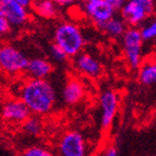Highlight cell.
Masks as SVG:
<instances>
[{
    "label": "cell",
    "instance_id": "obj_1",
    "mask_svg": "<svg viewBox=\"0 0 156 156\" xmlns=\"http://www.w3.org/2000/svg\"><path fill=\"white\" fill-rule=\"evenodd\" d=\"M15 97L26 104L31 112V115L38 117H46L55 109L57 103V95L51 83L47 79H31L23 76L19 78L15 87Z\"/></svg>",
    "mask_w": 156,
    "mask_h": 156
},
{
    "label": "cell",
    "instance_id": "obj_2",
    "mask_svg": "<svg viewBox=\"0 0 156 156\" xmlns=\"http://www.w3.org/2000/svg\"><path fill=\"white\" fill-rule=\"evenodd\" d=\"M54 44L59 46L68 56V58H75L85 46L84 35L80 28L72 21H64L57 25L54 30Z\"/></svg>",
    "mask_w": 156,
    "mask_h": 156
},
{
    "label": "cell",
    "instance_id": "obj_3",
    "mask_svg": "<svg viewBox=\"0 0 156 156\" xmlns=\"http://www.w3.org/2000/svg\"><path fill=\"white\" fill-rule=\"evenodd\" d=\"M57 156H88L89 146L84 134L77 129H65L59 134L55 144Z\"/></svg>",
    "mask_w": 156,
    "mask_h": 156
},
{
    "label": "cell",
    "instance_id": "obj_4",
    "mask_svg": "<svg viewBox=\"0 0 156 156\" xmlns=\"http://www.w3.org/2000/svg\"><path fill=\"white\" fill-rule=\"evenodd\" d=\"M29 58L20 49L11 44H3L0 48V68L8 77L19 78L25 76Z\"/></svg>",
    "mask_w": 156,
    "mask_h": 156
},
{
    "label": "cell",
    "instance_id": "obj_5",
    "mask_svg": "<svg viewBox=\"0 0 156 156\" xmlns=\"http://www.w3.org/2000/svg\"><path fill=\"white\" fill-rule=\"evenodd\" d=\"M122 40V50L127 65L130 69H140L144 62L143 46L144 38L140 33V28L128 27L126 33L120 38Z\"/></svg>",
    "mask_w": 156,
    "mask_h": 156
},
{
    "label": "cell",
    "instance_id": "obj_6",
    "mask_svg": "<svg viewBox=\"0 0 156 156\" xmlns=\"http://www.w3.org/2000/svg\"><path fill=\"white\" fill-rule=\"evenodd\" d=\"M120 17L129 27L144 25L154 16L155 0H126L120 8Z\"/></svg>",
    "mask_w": 156,
    "mask_h": 156
},
{
    "label": "cell",
    "instance_id": "obj_7",
    "mask_svg": "<svg viewBox=\"0 0 156 156\" xmlns=\"http://www.w3.org/2000/svg\"><path fill=\"white\" fill-rule=\"evenodd\" d=\"M119 95L114 89L106 88L99 93L98 96V106L101 112L99 120H101V128L104 132H108L113 126L119 109Z\"/></svg>",
    "mask_w": 156,
    "mask_h": 156
},
{
    "label": "cell",
    "instance_id": "obj_8",
    "mask_svg": "<svg viewBox=\"0 0 156 156\" xmlns=\"http://www.w3.org/2000/svg\"><path fill=\"white\" fill-rule=\"evenodd\" d=\"M31 112L21 99L15 96L5 98L1 105L2 124L8 127H20L29 117Z\"/></svg>",
    "mask_w": 156,
    "mask_h": 156
},
{
    "label": "cell",
    "instance_id": "obj_9",
    "mask_svg": "<svg viewBox=\"0 0 156 156\" xmlns=\"http://www.w3.org/2000/svg\"><path fill=\"white\" fill-rule=\"evenodd\" d=\"M72 65L78 75L89 79H98L104 72L101 62L88 52H80L75 58H73Z\"/></svg>",
    "mask_w": 156,
    "mask_h": 156
},
{
    "label": "cell",
    "instance_id": "obj_10",
    "mask_svg": "<svg viewBox=\"0 0 156 156\" xmlns=\"http://www.w3.org/2000/svg\"><path fill=\"white\" fill-rule=\"evenodd\" d=\"M0 16L6 18L12 28H21L29 21L28 8L15 0H0Z\"/></svg>",
    "mask_w": 156,
    "mask_h": 156
},
{
    "label": "cell",
    "instance_id": "obj_11",
    "mask_svg": "<svg viewBox=\"0 0 156 156\" xmlns=\"http://www.w3.org/2000/svg\"><path fill=\"white\" fill-rule=\"evenodd\" d=\"M86 96V87L84 81L75 76L67 78L62 89V101L68 107H75L84 101Z\"/></svg>",
    "mask_w": 156,
    "mask_h": 156
},
{
    "label": "cell",
    "instance_id": "obj_12",
    "mask_svg": "<svg viewBox=\"0 0 156 156\" xmlns=\"http://www.w3.org/2000/svg\"><path fill=\"white\" fill-rule=\"evenodd\" d=\"M116 8L105 0H97L94 2H85L84 11L86 16L96 25L101 27L111 19L116 13Z\"/></svg>",
    "mask_w": 156,
    "mask_h": 156
},
{
    "label": "cell",
    "instance_id": "obj_13",
    "mask_svg": "<svg viewBox=\"0 0 156 156\" xmlns=\"http://www.w3.org/2000/svg\"><path fill=\"white\" fill-rule=\"evenodd\" d=\"M54 72V65L48 59L34 57L29 59L25 77L31 79H47Z\"/></svg>",
    "mask_w": 156,
    "mask_h": 156
},
{
    "label": "cell",
    "instance_id": "obj_14",
    "mask_svg": "<svg viewBox=\"0 0 156 156\" xmlns=\"http://www.w3.org/2000/svg\"><path fill=\"white\" fill-rule=\"evenodd\" d=\"M137 79L140 85L151 87L156 85V56L151 55L144 60L137 70Z\"/></svg>",
    "mask_w": 156,
    "mask_h": 156
},
{
    "label": "cell",
    "instance_id": "obj_15",
    "mask_svg": "<svg viewBox=\"0 0 156 156\" xmlns=\"http://www.w3.org/2000/svg\"><path fill=\"white\" fill-rule=\"evenodd\" d=\"M30 9L45 19H52L58 15V6L52 0H34Z\"/></svg>",
    "mask_w": 156,
    "mask_h": 156
},
{
    "label": "cell",
    "instance_id": "obj_16",
    "mask_svg": "<svg viewBox=\"0 0 156 156\" xmlns=\"http://www.w3.org/2000/svg\"><path fill=\"white\" fill-rule=\"evenodd\" d=\"M128 25H127L122 17H114L113 19L107 21L106 23L101 25L99 28L104 34H106L108 37L111 38H122L124 36V34L126 33V30L128 29Z\"/></svg>",
    "mask_w": 156,
    "mask_h": 156
},
{
    "label": "cell",
    "instance_id": "obj_17",
    "mask_svg": "<svg viewBox=\"0 0 156 156\" xmlns=\"http://www.w3.org/2000/svg\"><path fill=\"white\" fill-rule=\"evenodd\" d=\"M19 128L25 136L37 138V137H40L42 135L44 129H45V125L42 122V117L31 115Z\"/></svg>",
    "mask_w": 156,
    "mask_h": 156
},
{
    "label": "cell",
    "instance_id": "obj_18",
    "mask_svg": "<svg viewBox=\"0 0 156 156\" xmlns=\"http://www.w3.org/2000/svg\"><path fill=\"white\" fill-rule=\"evenodd\" d=\"M18 156H57L55 151L42 144H31L21 148Z\"/></svg>",
    "mask_w": 156,
    "mask_h": 156
},
{
    "label": "cell",
    "instance_id": "obj_19",
    "mask_svg": "<svg viewBox=\"0 0 156 156\" xmlns=\"http://www.w3.org/2000/svg\"><path fill=\"white\" fill-rule=\"evenodd\" d=\"M140 33L145 41H155L156 40V15L140 27Z\"/></svg>",
    "mask_w": 156,
    "mask_h": 156
},
{
    "label": "cell",
    "instance_id": "obj_20",
    "mask_svg": "<svg viewBox=\"0 0 156 156\" xmlns=\"http://www.w3.org/2000/svg\"><path fill=\"white\" fill-rule=\"evenodd\" d=\"M49 55H50V58L57 64H65L68 60V56L66 55L65 51L56 44L50 45V47H49Z\"/></svg>",
    "mask_w": 156,
    "mask_h": 156
},
{
    "label": "cell",
    "instance_id": "obj_21",
    "mask_svg": "<svg viewBox=\"0 0 156 156\" xmlns=\"http://www.w3.org/2000/svg\"><path fill=\"white\" fill-rule=\"evenodd\" d=\"M11 29H12V27L9 23V21L6 18L0 16V33H1V35L3 36V35L9 34L11 31Z\"/></svg>",
    "mask_w": 156,
    "mask_h": 156
},
{
    "label": "cell",
    "instance_id": "obj_22",
    "mask_svg": "<svg viewBox=\"0 0 156 156\" xmlns=\"http://www.w3.org/2000/svg\"><path fill=\"white\" fill-rule=\"evenodd\" d=\"M101 156H118V152H117L116 147H114L113 145H108L104 150Z\"/></svg>",
    "mask_w": 156,
    "mask_h": 156
},
{
    "label": "cell",
    "instance_id": "obj_23",
    "mask_svg": "<svg viewBox=\"0 0 156 156\" xmlns=\"http://www.w3.org/2000/svg\"><path fill=\"white\" fill-rule=\"evenodd\" d=\"M58 7H67L75 2V0H52Z\"/></svg>",
    "mask_w": 156,
    "mask_h": 156
},
{
    "label": "cell",
    "instance_id": "obj_24",
    "mask_svg": "<svg viewBox=\"0 0 156 156\" xmlns=\"http://www.w3.org/2000/svg\"><path fill=\"white\" fill-rule=\"evenodd\" d=\"M105 1H107L108 3H111L112 6H114L116 9H120L123 5L126 2V0H105Z\"/></svg>",
    "mask_w": 156,
    "mask_h": 156
},
{
    "label": "cell",
    "instance_id": "obj_25",
    "mask_svg": "<svg viewBox=\"0 0 156 156\" xmlns=\"http://www.w3.org/2000/svg\"><path fill=\"white\" fill-rule=\"evenodd\" d=\"M15 1H17L18 3H20L21 6L26 7V8H30L34 0H15Z\"/></svg>",
    "mask_w": 156,
    "mask_h": 156
},
{
    "label": "cell",
    "instance_id": "obj_26",
    "mask_svg": "<svg viewBox=\"0 0 156 156\" xmlns=\"http://www.w3.org/2000/svg\"><path fill=\"white\" fill-rule=\"evenodd\" d=\"M152 56H156V40L153 42V54Z\"/></svg>",
    "mask_w": 156,
    "mask_h": 156
},
{
    "label": "cell",
    "instance_id": "obj_27",
    "mask_svg": "<svg viewBox=\"0 0 156 156\" xmlns=\"http://www.w3.org/2000/svg\"><path fill=\"white\" fill-rule=\"evenodd\" d=\"M94 1H97V0H85V2H94Z\"/></svg>",
    "mask_w": 156,
    "mask_h": 156
}]
</instances>
